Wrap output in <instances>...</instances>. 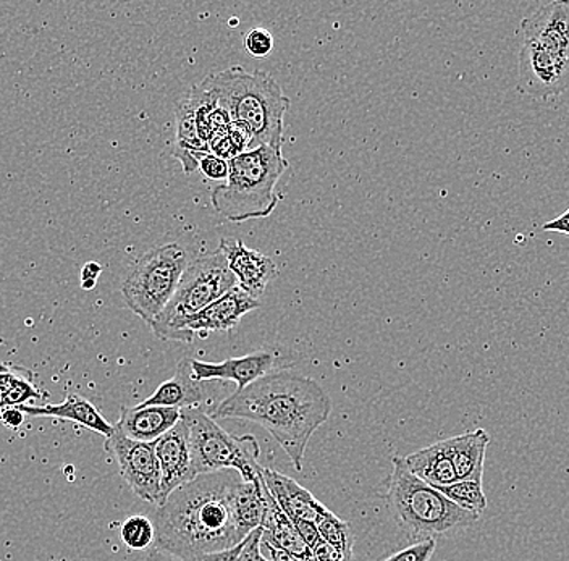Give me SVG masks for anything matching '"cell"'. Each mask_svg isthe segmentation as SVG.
Listing matches in <instances>:
<instances>
[{
    "label": "cell",
    "mask_w": 569,
    "mask_h": 561,
    "mask_svg": "<svg viewBox=\"0 0 569 561\" xmlns=\"http://www.w3.org/2000/svg\"><path fill=\"white\" fill-rule=\"evenodd\" d=\"M332 414L329 393L315 379L280 371L234 390L213 410V419H243L264 428L302 471L309 440Z\"/></svg>",
    "instance_id": "6da1fadb"
},
{
    "label": "cell",
    "mask_w": 569,
    "mask_h": 561,
    "mask_svg": "<svg viewBox=\"0 0 569 561\" xmlns=\"http://www.w3.org/2000/svg\"><path fill=\"white\" fill-rule=\"evenodd\" d=\"M237 482L230 471H219L178 488L158 507L152 520L159 549L198 561L243 542L231 510V490Z\"/></svg>",
    "instance_id": "7a4b0ae2"
},
{
    "label": "cell",
    "mask_w": 569,
    "mask_h": 561,
    "mask_svg": "<svg viewBox=\"0 0 569 561\" xmlns=\"http://www.w3.org/2000/svg\"><path fill=\"white\" fill-rule=\"evenodd\" d=\"M208 80L231 122L247 127L258 148H282L284 113L291 102L270 74L231 67Z\"/></svg>",
    "instance_id": "3957f363"
},
{
    "label": "cell",
    "mask_w": 569,
    "mask_h": 561,
    "mask_svg": "<svg viewBox=\"0 0 569 561\" xmlns=\"http://www.w3.org/2000/svg\"><path fill=\"white\" fill-rule=\"evenodd\" d=\"M391 463L393 471L387 481V505L411 541H437V538L453 534L479 520L448 500L440 490L416 478L408 470L403 457H395Z\"/></svg>",
    "instance_id": "277c9868"
},
{
    "label": "cell",
    "mask_w": 569,
    "mask_h": 561,
    "mask_svg": "<svg viewBox=\"0 0 569 561\" xmlns=\"http://www.w3.org/2000/svg\"><path fill=\"white\" fill-rule=\"evenodd\" d=\"M229 166V179L212 191L216 211L230 222L269 218L280 202L277 183L290 166L282 148L261 146L231 159Z\"/></svg>",
    "instance_id": "5b68a950"
},
{
    "label": "cell",
    "mask_w": 569,
    "mask_h": 561,
    "mask_svg": "<svg viewBox=\"0 0 569 561\" xmlns=\"http://www.w3.org/2000/svg\"><path fill=\"white\" fill-rule=\"evenodd\" d=\"M190 428L191 464L196 478L234 470L244 482L261 479L259 443L254 435H233L199 408L181 411Z\"/></svg>",
    "instance_id": "8992f818"
},
{
    "label": "cell",
    "mask_w": 569,
    "mask_h": 561,
    "mask_svg": "<svg viewBox=\"0 0 569 561\" xmlns=\"http://www.w3.org/2000/svg\"><path fill=\"white\" fill-rule=\"evenodd\" d=\"M237 285V277L230 271L226 256L219 248L212 253L198 256L181 277L169 307L152 322V332L160 340L181 342L183 322Z\"/></svg>",
    "instance_id": "52a82bcc"
},
{
    "label": "cell",
    "mask_w": 569,
    "mask_h": 561,
    "mask_svg": "<svg viewBox=\"0 0 569 561\" xmlns=\"http://www.w3.org/2000/svg\"><path fill=\"white\" fill-rule=\"evenodd\" d=\"M191 261L190 251L180 243L162 244L142 254L123 282L127 307L151 325L169 307Z\"/></svg>",
    "instance_id": "ba28073f"
},
{
    "label": "cell",
    "mask_w": 569,
    "mask_h": 561,
    "mask_svg": "<svg viewBox=\"0 0 569 561\" xmlns=\"http://www.w3.org/2000/svg\"><path fill=\"white\" fill-rule=\"evenodd\" d=\"M176 116V158L184 173H193L199 169V159L208 154L209 143L230 126V116L208 78L178 102Z\"/></svg>",
    "instance_id": "9c48e42d"
},
{
    "label": "cell",
    "mask_w": 569,
    "mask_h": 561,
    "mask_svg": "<svg viewBox=\"0 0 569 561\" xmlns=\"http://www.w3.org/2000/svg\"><path fill=\"white\" fill-rule=\"evenodd\" d=\"M104 449L116 458L120 474L134 495L152 505H162V471L156 454V442H138L116 429L106 439Z\"/></svg>",
    "instance_id": "30bf717a"
},
{
    "label": "cell",
    "mask_w": 569,
    "mask_h": 561,
    "mask_svg": "<svg viewBox=\"0 0 569 561\" xmlns=\"http://www.w3.org/2000/svg\"><path fill=\"white\" fill-rule=\"evenodd\" d=\"M190 362L196 381H229L237 383V390H243L266 375L293 368L298 364V354L287 348H269L222 362H206L194 358H190Z\"/></svg>",
    "instance_id": "8fae6325"
},
{
    "label": "cell",
    "mask_w": 569,
    "mask_h": 561,
    "mask_svg": "<svg viewBox=\"0 0 569 561\" xmlns=\"http://www.w3.org/2000/svg\"><path fill=\"white\" fill-rule=\"evenodd\" d=\"M567 90L569 59L525 42L518 57V91L536 99H550Z\"/></svg>",
    "instance_id": "7c38bea8"
},
{
    "label": "cell",
    "mask_w": 569,
    "mask_h": 561,
    "mask_svg": "<svg viewBox=\"0 0 569 561\" xmlns=\"http://www.w3.org/2000/svg\"><path fill=\"white\" fill-rule=\"evenodd\" d=\"M261 308V301L249 297L247 291L234 287L208 308L187 319L181 325V342H193L196 333L206 339L211 332H229L234 329L243 315Z\"/></svg>",
    "instance_id": "4fadbf2b"
},
{
    "label": "cell",
    "mask_w": 569,
    "mask_h": 561,
    "mask_svg": "<svg viewBox=\"0 0 569 561\" xmlns=\"http://www.w3.org/2000/svg\"><path fill=\"white\" fill-rule=\"evenodd\" d=\"M156 454L162 471L163 505L178 488L196 479L191 464L190 428L183 418L167 434L156 440Z\"/></svg>",
    "instance_id": "5bb4252c"
},
{
    "label": "cell",
    "mask_w": 569,
    "mask_h": 561,
    "mask_svg": "<svg viewBox=\"0 0 569 561\" xmlns=\"http://www.w3.org/2000/svg\"><path fill=\"white\" fill-rule=\"evenodd\" d=\"M219 250L226 256L230 271L238 280V287L247 291L249 297L259 300L264 294L267 285L279 273L276 262L261 251L252 250L241 240L222 238Z\"/></svg>",
    "instance_id": "9a60e30c"
},
{
    "label": "cell",
    "mask_w": 569,
    "mask_h": 561,
    "mask_svg": "<svg viewBox=\"0 0 569 561\" xmlns=\"http://www.w3.org/2000/svg\"><path fill=\"white\" fill-rule=\"evenodd\" d=\"M519 31L525 42L569 59V2L553 0L539 7L532 16L521 21Z\"/></svg>",
    "instance_id": "2e32d148"
},
{
    "label": "cell",
    "mask_w": 569,
    "mask_h": 561,
    "mask_svg": "<svg viewBox=\"0 0 569 561\" xmlns=\"http://www.w3.org/2000/svg\"><path fill=\"white\" fill-rule=\"evenodd\" d=\"M261 478L266 488L269 489L276 502L291 521H315L316 523L320 514L326 513L327 507L322 505L308 489L302 488L295 479L267 467L261 468Z\"/></svg>",
    "instance_id": "e0dca14e"
},
{
    "label": "cell",
    "mask_w": 569,
    "mask_h": 561,
    "mask_svg": "<svg viewBox=\"0 0 569 561\" xmlns=\"http://www.w3.org/2000/svg\"><path fill=\"white\" fill-rule=\"evenodd\" d=\"M208 385L209 382L196 381L190 358H183L178 362L176 375L160 383L158 390L138 407L176 408L181 411L198 408L208 400Z\"/></svg>",
    "instance_id": "ac0fdd59"
},
{
    "label": "cell",
    "mask_w": 569,
    "mask_h": 561,
    "mask_svg": "<svg viewBox=\"0 0 569 561\" xmlns=\"http://www.w3.org/2000/svg\"><path fill=\"white\" fill-rule=\"evenodd\" d=\"M181 419V410L162 407H122L117 431L138 442L152 443L167 434Z\"/></svg>",
    "instance_id": "d6986e66"
},
{
    "label": "cell",
    "mask_w": 569,
    "mask_h": 561,
    "mask_svg": "<svg viewBox=\"0 0 569 561\" xmlns=\"http://www.w3.org/2000/svg\"><path fill=\"white\" fill-rule=\"evenodd\" d=\"M28 417L34 418H57L63 421H71L74 424L83 425L89 431L96 432L109 439L116 432V424H110L98 408L84 397L78 393H67L66 400L59 404H42V407H33V404H23L18 408Z\"/></svg>",
    "instance_id": "ffe728a7"
},
{
    "label": "cell",
    "mask_w": 569,
    "mask_h": 561,
    "mask_svg": "<svg viewBox=\"0 0 569 561\" xmlns=\"http://www.w3.org/2000/svg\"><path fill=\"white\" fill-rule=\"evenodd\" d=\"M445 450L453 461L458 481H482L483 463L490 435L483 429L442 440Z\"/></svg>",
    "instance_id": "44dd1931"
},
{
    "label": "cell",
    "mask_w": 569,
    "mask_h": 561,
    "mask_svg": "<svg viewBox=\"0 0 569 561\" xmlns=\"http://www.w3.org/2000/svg\"><path fill=\"white\" fill-rule=\"evenodd\" d=\"M266 499L267 510L261 524L262 538L276 545L277 549L284 550L301 561H316L311 549L306 545L305 539L298 532L297 525L283 513L282 508L279 507L267 488Z\"/></svg>",
    "instance_id": "7402d4cb"
},
{
    "label": "cell",
    "mask_w": 569,
    "mask_h": 561,
    "mask_svg": "<svg viewBox=\"0 0 569 561\" xmlns=\"http://www.w3.org/2000/svg\"><path fill=\"white\" fill-rule=\"evenodd\" d=\"M408 470L416 478L425 481L432 488L440 489L458 482L457 471H455L453 461L450 454L445 450L443 442L433 443L427 449L403 457Z\"/></svg>",
    "instance_id": "603a6c76"
},
{
    "label": "cell",
    "mask_w": 569,
    "mask_h": 561,
    "mask_svg": "<svg viewBox=\"0 0 569 561\" xmlns=\"http://www.w3.org/2000/svg\"><path fill=\"white\" fill-rule=\"evenodd\" d=\"M231 510L238 531L244 539L254 529L261 528L267 510L266 485L262 478L256 482H244L243 479L231 490Z\"/></svg>",
    "instance_id": "cb8c5ba5"
},
{
    "label": "cell",
    "mask_w": 569,
    "mask_h": 561,
    "mask_svg": "<svg viewBox=\"0 0 569 561\" xmlns=\"http://www.w3.org/2000/svg\"><path fill=\"white\" fill-rule=\"evenodd\" d=\"M437 490H440L448 500L457 503L462 510L469 511L478 518L482 517L489 505L486 493H483L482 481H458Z\"/></svg>",
    "instance_id": "d4e9b609"
},
{
    "label": "cell",
    "mask_w": 569,
    "mask_h": 561,
    "mask_svg": "<svg viewBox=\"0 0 569 561\" xmlns=\"http://www.w3.org/2000/svg\"><path fill=\"white\" fill-rule=\"evenodd\" d=\"M316 524L323 541L353 555V535H351L350 525L340 520L329 508L326 513L320 514Z\"/></svg>",
    "instance_id": "484cf974"
},
{
    "label": "cell",
    "mask_w": 569,
    "mask_h": 561,
    "mask_svg": "<svg viewBox=\"0 0 569 561\" xmlns=\"http://www.w3.org/2000/svg\"><path fill=\"white\" fill-rule=\"evenodd\" d=\"M120 539L128 549L146 550L154 545L156 525L148 517H130L120 528Z\"/></svg>",
    "instance_id": "4316f807"
},
{
    "label": "cell",
    "mask_w": 569,
    "mask_h": 561,
    "mask_svg": "<svg viewBox=\"0 0 569 561\" xmlns=\"http://www.w3.org/2000/svg\"><path fill=\"white\" fill-rule=\"evenodd\" d=\"M2 397L6 408H20L23 404H28V401L41 400L42 397H48V393L36 385L33 372L20 368L16 382L12 383V387Z\"/></svg>",
    "instance_id": "83f0119b"
},
{
    "label": "cell",
    "mask_w": 569,
    "mask_h": 561,
    "mask_svg": "<svg viewBox=\"0 0 569 561\" xmlns=\"http://www.w3.org/2000/svg\"><path fill=\"white\" fill-rule=\"evenodd\" d=\"M273 37L266 28H252L251 31L244 37V49L251 57L256 59H264V57L272 54L273 51Z\"/></svg>",
    "instance_id": "f1b7e54d"
},
{
    "label": "cell",
    "mask_w": 569,
    "mask_h": 561,
    "mask_svg": "<svg viewBox=\"0 0 569 561\" xmlns=\"http://www.w3.org/2000/svg\"><path fill=\"white\" fill-rule=\"evenodd\" d=\"M436 539H427V541L411 543L407 549L380 561H430L433 553H436Z\"/></svg>",
    "instance_id": "f546056e"
},
{
    "label": "cell",
    "mask_w": 569,
    "mask_h": 561,
    "mask_svg": "<svg viewBox=\"0 0 569 561\" xmlns=\"http://www.w3.org/2000/svg\"><path fill=\"white\" fill-rule=\"evenodd\" d=\"M199 172L211 181H227L229 179L230 166L226 159L217 158V156L208 154L199 159Z\"/></svg>",
    "instance_id": "4dcf8cb0"
},
{
    "label": "cell",
    "mask_w": 569,
    "mask_h": 561,
    "mask_svg": "<svg viewBox=\"0 0 569 561\" xmlns=\"http://www.w3.org/2000/svg\"><path fill=\"white\" fill-rule=\"evenodd\" d=\"M311 552L316 561H353L351 553L343 552V550L330 545V543L323 541V539H320V541L312 547Z\"/></svg>",
    "instance_id": "1f68e13d"
},
{
    "label": "cell",
    "mask_w": 569,
    "mask_h": 561,
    "mask_svg": "<svg viewBox=\"0 0 569 561\" xmlns=\"http://www.w3.org/2000/svg\"><path fill=\"white\" fill-rule=\"evenodd\" d=\"M262 529L258 528L248 535L247 545L241 552L240 561H267L261 553Z\"/></svg>",
    "instance_id": "d6a6232c"
},
{
    "label": "cell",
    "mask_w": 569,
    "mask_h": 561,
    "mask_svg": "<svg viewBox=\"0 0 569 561\" xmlns=\"http://www.w3.org/2000/svg\"><path fill=\"white\" fill-rule=\"evenodd\" d=\"M293 523L297 525L298 532H300L309 549H312L322 539L320 538L318 524L315 521H293Z\"/></svg>",
    "instance_id": "836d02e7"
},
{
    "label": "cell",
    "mask_w": 569,
    "mask_h": 561,
    "mask_svg": "<svg viewBox=\"0 0 569 561\" xmlns=\"http://www.w3.org/2000/svg\"><path fill=\"white\" fill-rule=\"evenodd\" d=\"M261 553L267 561H301L291 553L284 552V550L277 549L272 543L267 542L261 535Z\"/></svg>",
    "instance_id": "e575fe53"
},
{
    "label": "cell",
    "mask_w": 569,
    "mask_h": 561,
    "mask_svg": "<svg viewBox=\"0 0 569 561\" xmlns=\"http://www.w3.org/2000/svg\"><path fill=\"white\" fill-rule=\"evenodd\" d=\"M247 539H244L243 542L238 543L233 549L209 553V555L201 557L198 561H240L241 552H243L244 545H247Z\"/></svg>",
    "instance_id": "d590c367"
},
{
    "label": "cell",
    "mask_w": 569,
    "mask_h": 561,
    "mask_svg": "<svg viewBox=\"0 0 569 561\" xmlns=\"http://www.w3.org/2000/svg\"><path fill=\"white\" fill-rule=\"evenodd\" d=\"M101 272L102 268L98 262H88V264L84 266L83 271H81V287H83L84 290L94 289L96 282H98Z\"/></svg>",
    "instance_id": "8d00e7d4"
},
{
    "label": "cell",
    "mask_w": 569,
    "mask_h": 561,
    "mask_svg": "<svg viewBox=\"0 0 569 561\" xmlns=\"http://www.w3.org/2000/svg\"><path fill=\"white\" fill-rule=\"evenodd\" d=\"M0 421L9 429H18L23 424L24 413L18 408H6V410L0 411Z\"/></svg>",
    "instance_id": "74e56055"
},
{
    "label": "cell",
    "mask_w": 569,
    "mask_h": 561,
    "mask_svg": "<svg viewBox=\"0 0 569 561\" xmlns=\"http://www.w3.org/2000/svg\"><path fill=\"white\" fill-rule=\"evenodd\" d=\"M542 229L547 230V232H557L563 233V236H569V209L563 216H560V218L547 222Z\"/></svg>",
    "instance_id": "f35d334b"
},
{
    "label": "cell",
    "mask_w": 569,
    "mask_h": 561,
    "mask_svg": "<svg viewBox=\"0 0 569 561\" xmlns=\"http://www.w3.org/2000/svg\"><path fill=\"white\" fill-rule=\"evenodd\" d=\"M146 561H187L177 557L176 553L169 552V550L159 549L156 547L151 553L148 555V560Z\"/></svg>",
    "instance_id": "ab89813d"
},
{
    "label": "cell",
    "mask_w": 569,
    "mask_h": 561,
    "mask_svg": "<svg viewBox=\"0 0 569 561\" xmlns=\"http://www.w3.org/2000/svg\"><path fill=\"white\" fill-rule=\"evenodd\" d=\"M6 410V403H3V397L0 395V411Z\"/></svg>",
    "instance_id": "60d3db41"
},
{
    "label": "cell",
    "mask_w": 569,
    "mask_h": 561,
    "mask_svg": "<svg viewBox=\"0 0 569 561\" xmlns=\"http://www.w3.org/2000/svg\"><path fill=\"white\" fill-rule=\"evenodd\" d=\"M7 364H3V362H0V371H6Z\"/></svg>",
    "instance_id": "b9f144b4"
}]
</instances>
